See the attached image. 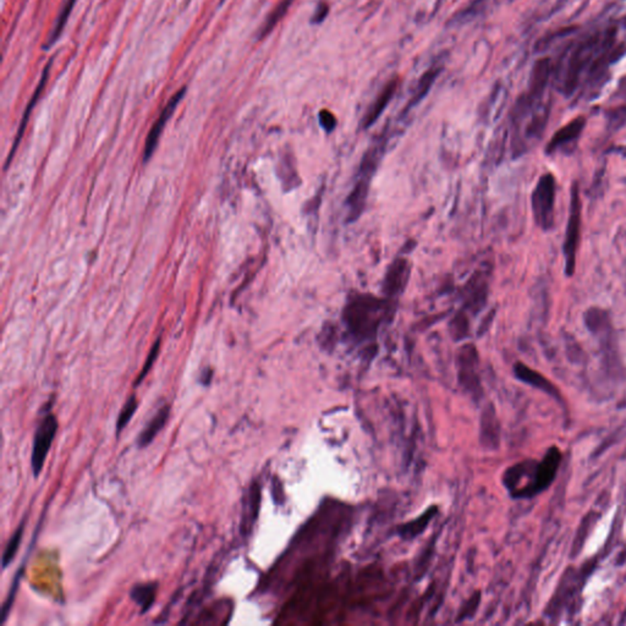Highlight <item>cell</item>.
<instances>
[{"instance_id":"9c48e42d","label":"cell","mask_w":626,"mask_h":626,"mask_svg":"<svg viewBox=\"0 0 626 626\" xmlns=\"http://www.w3.org/2000/svg\"><path fill=\"white\" fill-rule=\"evenodd\" d=\"M54 63V58L50 59L48 61V64L46 65V68L43 69L42 76L39 79V84H38L37 88L35 91L33 93L32 98L30 99V103L27 106L26 111L23 113V117H22L21 124H20V128H19V131H17V138H15V142H14V146H12V149H11L10 155H9V160H8V164L10 163V160H12V155L17 152V146L20 144L21 141L22 136H23V133H25V129L27 126V122H28V119H30V115L32 113L33 108L37 104L38 99L39 97L43 93V90L46 87V84L49 79V74H50V69H52V65Z\"/></svg>"},{"instance_id":"4fadbf2b","label":"cell","mask_w":626,"mask_h":626,"mask_svg":"<svg viewBox=\"0 0 626 626\" xmlns=\"http://www.w3.org/2000/svg\"><path fill=\"white\" fill-rule=\"evenodd\" d=\"M514 371L516 377L521 379L522 382L527 383V384H530V386L538 388V389H541L543 392L549 393L551 395L558 397L557 389L554 388L552 383L543 377L541 373L531 370L530 367L526 366V365L521 363V362L515 365Z\"/></svg>"},{"instance_id":"8992f818","label":"cell","mask_w":626,"mask_h":626,"mask_svg":"<svg viewBox=\"0 0 626 626\" xmlns=\"http://www.w3.org/2000/svg\"><path fill=\"white\" fill-rule=\"evenodd\" d=\"M186 91H187L186 87H182L181 90L178 91L176 95L170 98V101L165 106L163 112L160 113V117L157 119V122H154L153 128L151 129L149 137L146 140L144 160H149L152 157L154 149L158 144V140H160L162 131L164 129L165 124L169 120L170 117L173 115V113L176 112V106H179V103L182 101V98L185 96Z\"/></svg>"},{"instance_id":"7402d4cb","label":"cell","mask_w":626,"mask_h":626,"mask_svg":"<svg viewBox=\"0 0 626 626\" xmlns=\"http://www.w3.org/2000/svg\"><path fill=\"white\" fill-rule=\"evenodd\" d=\"M480 600H481V597H480V592H477L476 594H473V597L470 600H467L465 605L462 607V609L459 611L457 614V621L460 623L462 620H466V619H470L475 616L476 610H477L478 605H480Z\"/></svg>"},{"instance_id":"9a60e30c","label":"cell","mask_w":626,"mask_h":626,"mask_svg":"<svg viewBox=\"0 0 626 626\" xmlns=\"http://www.w3.org/2000/svg\"><path fill=\"white\" fill-rule=\"evenodd\" d=\"M408 262L405 260H398L394 262L393 265L389 268L386 276V292L389 295H395L403 290L404 284L406 281V272Z\"/></svg>"},{"instance_id":"603a6c76","label":"cell","mask_w":626,"mask_h":626,"mask_svg":"<svg viewBox=\"0 0 626 626\" xmlns=\"http://www.w3.org/2000/svg\"><path fill=\"white\" fill-rule=\"evenodd\" d=\"M160 340H158V341H157V343H155V344H154V346H153V348H152V350H151V352H149V357H147V361H146V363H144V368H142V371H141V373H140V376H138L137 379H136V382H135V386H138V384H141V382H142V381H144V377H146V376H147V373H149V370H151V367L153 366L154 361H155V359H157V356H158V351H160Z\"/></svg>"},{"instance_id":"cb8c5ba5","label":"cell","mask_w":626,"mask_h":626,"mask_svg":"<svg viewBox=\"0 0 626 626\" xmlns=\"http://www.w3.org/2000/svg\"><path fill=\"white\" fill-rule=\"evenodd\" d=\"M319 122L322 125V128L325 130V131H333L335 126H336V119H335L334 115L332 113L328 112V111H322L319 113Z\"/></svg>"},{"instance_id":"8fae6325","label":"cell","mask_w":626,"mask_h":626,"mask_svg":"<svg viewBox=\"0 0 626 626\" xmlns=\"http://www.w3.org/2000/svg\"><path fill=\"white\" fill-rule=\"evenodd\" d=\"M260 486L254 483L249 489L247 499L244 502V514L241 520V532L243 535L249 533L251 527L255 524L256 518L260 509Z\"/></svg>"},{"instance_id":"7c38bea8","label":"cell","mask_w":626,"mask_h":626,"mask_svg":"<svg viewBox=\"0 0 626 626\" xmlns=\"http://www.w3.org/2000/svg\"><path fill=\"white\" fill-rule=\"evenodd\" d=\"M397 87H398V80H392L388 82L386 87L383 88L382 92L379 93L377 99L372 104L370 111L367 113L365 120H363L365 128H370L372 124L376 122L378 117H381V114L384 112V109L387 108L389 102L392 101L394 93L397 92Z\"/></svg>"},{"instance_id":"277c9868","label":"cell","mask_w":626,"mask_h":626,"mask_svg":"<svg viewBox=\"0 0 626 626\" xmlns=\"http://www.w3.org/2000/svg\"><path fill=\"white\" fill-rule=\"evenodd\" d=\"M581 198L578 181H573L570 193V211L568 225L564 240V257H565V274L573 276L576 268L580 234H581Z\"/></svg>"},{"instance_id":"30bf717a","label":"cell","mask_w":626,"mask_h":626,"mask_svg":"<svg viewBox=\"0 0 626 626\" xmlns=\"http://www.w3.org/2000/svg\"><path fill=\"white\" fill-rule=\"evenodd\" d=\"M170 416V406L169 405H164L163 408H160L158 410V412L154 415L152 419L149 421L147 426L144 427L142 432L140 433V435L137 437V446L138 448L144 449L146 446H149L152 442L154 441V438L157 437V435L160 433V430L164 428L168 419H169Z\"/></svg>"},{"instance_id":"ba28073f","label":"cell","mask_w":626,"mask_h":626,"mask_svg":"<svg viewBox=\"0 0 626 626\" xmlns=\"http://www.w3.org/2000/svg\"><path fill=\"white\" fill-rule=\"evenodd\" d=\"M560 451L559 449H552L547 453L546 457L537 465L535 482L531 489V495L541 492L546 489L557 475L558 467L560 464Z\"/></svg>"},{"instance_id":"2e32d148","label":"cell","mask_w":626,"mask_h":626,"mask_svg":"<svg viewBox=\"0 0 626 626\" xmlns=\"http://www.w3.org/2000/svg\"><path fill=\"white\" fill-rule=\"evenodd\" d=\"M76 1L77 0H65L64 4L61 6V10H60L58 17H57V21L54 23L53 28L49 33L48 39H47L46 44L43 46V50H48L50 47H53L54 44L58 42L59 38L61 36V33L64 31L65 26L68 23V20H69L71 11L74 9Z\"/></svg>"},{"instance_id":"484cf974","label":"cell","mask_w":626,"mask_h":626,"mask_svg":"<svg viewBox=\"0 0 626 626\" xmlns=\"http://www.w3.org/2000/svg\"><path fill=\"white\" fill-rule=\"evenodd\" d=\"M224 1H225V0H220V4H223Z\"/></svg>"},{"instance_id":"3957f363","label":"cell","mask_w":626,"mask_h":626,"mask_svg":"<svg viewBox=\"0 0 626 626\" xmlns=\"http://www.w3.org/2000/svg\"><path fill=\"white\" fill-rule=\"evenodd\" d=\"M556 196H557L556 178L552 173H546L537 181L531 197L535 222L544 231L551 230L554 224Z\"/></svg>"},{"instance_id":"d4e9b609","label":"cell","mask_w":626,"mask_h":626,"mask_svg":"<svg viewBox=\"0 0 626 626\" xmlns=\"http://www.w3.org/2000/svg\"><path fill=\"white\" fill-rule=\"evenodd\" d=\"M328 12H330V8H328V6H327L325 3L319 4V8H317V10L314 11V14H313L312 19H311V22H312L313 25H319V23H322V22L324 21V19L327 17V15H328Z\"/></svg>"},{"instance_id":"6da1fadb","label":"cell","mask_w":626,"mask_h":626,"mask_svg":"<svg viewBox=\"0 0 626 626\" xmlns=\"http://www.w3.org/2000/svg\"><path fill=\"white\" fill-rule=\"evenodd\" d=\"M616 28L608 30L605 33H597L575 49L567 65L565 79L562 80V87L565 95H573L586 68H589V76H597L605 66H608L609 59L616 58L614 54L610 53L611 49H609L616 43Z\"/></svg>"},{"instance_id":"e0dca14e","label":"cell","mask_w":626,"mask_h":626,"mask_svg":"<svg viewBox=\"0 0 626 626\" xmlns=\"http://www.w3.org/2000/svg\"><path fill=\"white\" fill-rule=\"evenodd\" d=\"M292 3H294V0H281V3L274 8V10L272 11L268 17L265 19V23L260 26L258 36H257L258 41L267 37L274 30V27L281 21V19L287 15V10L290 9Z\"/></svg>"},{"instance_id":"52a82bcc","label":"cell","mask_w":626,"mask_h":626,"mask_svg":"<svg viewBox=\"0 0 626 626\" xmlns=\"http://www.w3.org/2000/svg\"><path fill=\"white\" fill-rule=\"evenodd\" d=\"M585 125H586V119L584 117H578L567 124L565 126L559 129L547 144L546 153H556L559 149H565L569 146L576 144L581 133L584 131Z\"/></svg>"},{"instance_id":"d6986e66","label":"cell","mask_w":626,"mask_h":626,"mask_svg":"<svg viewBox=\"0 0 626 626\" xmlns=\"http://www.w3.org/2000/svg\"><path fill=\"white\" fill-rule=\"evenodd\" d=\"M435 513H437V508H430L422 516L417 518L416 520L411 521L409 524H405V525L401 526L400 530H399L400 536H403L404 538H408V540L419 536V533H422L425 531L426 527L428 526Z\"/></svg>"},{"instance_id":"7a4b0ae2","label":"cell","mask_w":626,"mask_h":626,"mask_svg":"<svg viewBox=\"0 0 626 626\" xmlns=\"http://www.w3.org/2000/svg\"><path fill=\"white\" fill-rule=\"evenodd\" d=\"M384 303L368 296L356 297L350 301L345 310V321L351 332L356 336L373 334L381 319V311L384 310Z\"/></svg>"},{"instance_id":"5b68a950","label":"cell","mask_w":626,"mask_h":626,"mask_svg":"<svg viewBox=\"0 0 626 626\" xmlns=\"http://www.w3.org/2000/svg\"><path fill=\"white\" fill-rule=\"evenodd\" d=\"M58 419L53 414L47 415L38 425L33 438L31 454V468L35 477H38L42 473L43 466L48 457L49 449L53 444L54 438L58 432Z\"/></svg>"},{"instance_id":"5bb4252c","label":"cell","mask_w":626,"mask_h":626,"mask_svg":"<svg viewBox=\"0 0 626 626\" xmlns=\"http://www.w3.org/2000/svg\"><path fill=\"white\" fill-rule=\"evenodd\" d=\"M158 591L157 582H144L133 586L130 591V598L141 608V613H147L155 602Z\"/></svg>"},{"instance_id":"ffe728a7","label":"cell","mask_w":626,"mask_h":626,"mask_svg":"<svg viewBox=\"0 0 626 626\" xmlns=\"http://www.w3.org/2000/svg\"><path fill=\"white\" fill-rule=\"evenodd\" d=\"M25 524H26V519H23L21 521V524L17 526V530L14 531V533L11 535L10 540L6 543V549H4V553H3V559H1L3 569L8 568L15 559V556H17V551L20 548V544H21L23 532H25Z\"/></svg>"},{"instance_id":"44dd1931","label":"cell","mask_w":626,"mask_h":626,"mask_svg":"<svg viewBox=\"0 0 626 626\" xmlns=\"http://www.w3.org/2000/svg\"><path fill=\"white\" fill-rule=\"evenodd\" d=\"M138 408V401L137 397L135 394H131L129 397L126 403L124 404L122 409L120 410V414L117 416V435H119L122 433L124 428L129 425V422L131 421V419L133 417V415L136 412V410Z\"/></svg>"},{"instance_id":"ac0fdd59","label":"cell","mask_w":626,"mask_h":626,"mask_svg":"<svg viewBox=\"0 0 626 626\" xmlns=\"http://www.w3.org/2000/svg\"><path fill=\"white\" fill-rule=\"evenodd\" d=\"M482 442L484 446L495 448L499 441V426L494 410H486L482 417Z\"/></svg>"}]
</instances>
